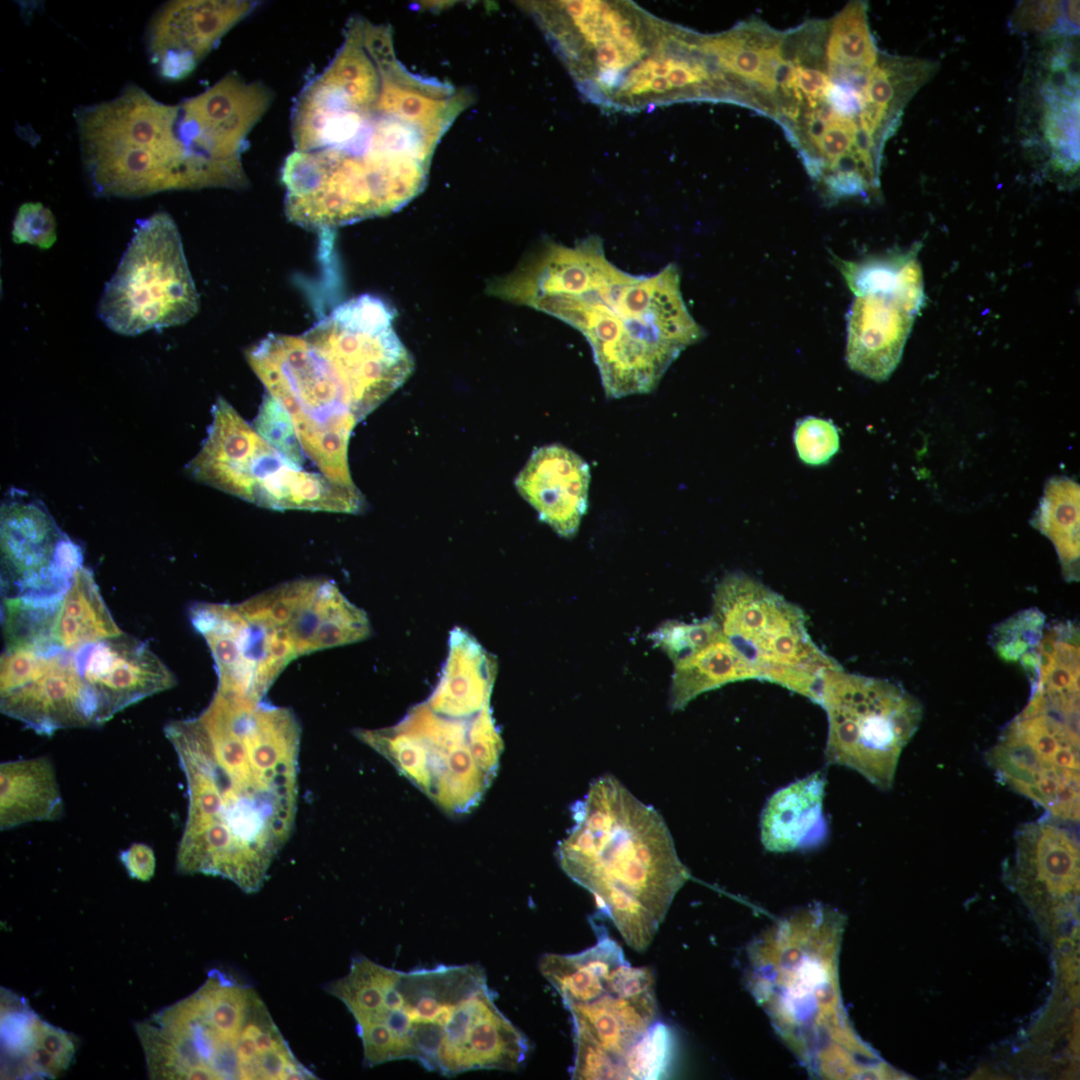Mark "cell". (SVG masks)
I'll return each instance as SVG.
<instances>
[{
    "mask_svg": "<svg viewBox=\"0 0 1080 1080\" xmlns=\"http://www.w3.org/2000/svg\"><path fill=\"white\" fill-rule=\"evenodd\" d=\"M467 94L410 72L389 26L355 16L292 107L285 215L314 231L395 212L425 187L440 139Z\"/></svg>",
    "mask_w": 1080,
    "mask_h": 1080,
    "instance_id": "cell-1",
    "label": "cell"
},
{
    "mask_svg": "<svg viewBox=\"0 0 1080 1080\" xmlns=\"http://www.w3.org/2000/svg\"><path fill=\"white\" fill-rule=\"evenodd\" d=\"M301 733L292 709L219 692L166 725L188 788L179 873L262 888L295 827Z\"/></svg>",
    "mask_w": 1080,
    "mask_h": 1080,
    "instance_id": "cell-2",
    "label": "cell"
},
{
    "mask_svg": "<svg viewBox=\"0 0 1080 1080\" xmlns=\"http://www.w3.org/2000/svg\"><path fill=\"white\" fill-rule=\"evenodd\" d=\"M502 294L579 330L608 398L650 393L680 353L704 337L674 264L651 275L627 273L606 258L597 236L572 247L544 244Z\"/></svg>",
    "mask_w": 1080,
    "mask_h": 1080,
    "instance_id": "cell-3",
    "label": "cell"
},
{
    "mask_svg": "<svg viewBox=\"0 0 1080 1080\" xmlns=\"http://www.w3.org/2000/svg\"><path fill=\"white\" fill-rule=\"evenodd\" d=\"M394 317L382 299L363 294L302 334L270 333L246 351L266 394L290 414L303 451L323 473L348 468L353 427L413 370Z\"/></svg>",
    "mask_w": 1080,
    "mask_h": 1080,
    "instance_id": "cell-4",
    "label": "cell"
},
{
    "mask_svg": "<svg viewBox=\"0 0 1080 1080\" xmlns=\"http://www.w3.org/2000/svg\"><path fill=\"white\" fill-rule=\"evenodd\" d=\"M563 871L594 897L628 946L644 951L689 878L661 814L606 774L571 808Z\"/></svg>",
    "mask_w": 1080,
    "mask_h": 1080,
    "instance_id": "cell-5",
    "label": "cell"
},
{
    "mask_svg": "<svg viewBox=\"0 0 1080 1080\" xmlns=\"http://www.w3.org/2000/svg\"><path fill=\"white\" fill-rule=\"evenodd\" d=\"M74 117L96 196L138 198L220 185L222 137L196 97L167 105L128 84L110 101L77 108Z\"/></svg>",
    "mask_w": 1080,
    "mask_h": 1080,
    "instance_id": "cell-6",
    "label": "cell"
},
{
    "mask_svg": "<svg viewBox=\"0 0 1080 1080\" xmlns=\"http://www.w3.org/2000/svg\"><path fill=\"white\" fill-rule=\"evenodd\" d=\"M485 984L477 964L401 971L358 956L325 990L352 1014L366 1066L415 1060L442 1073L472 1043Z\"/></svg>",
    "mask_w": 1080,
    "mask_h": 1080,
    "instance_id": "cell-7",
    "label": "cell"
},
{
    "mask_svg": "<svg viewBox=\"0 0 1080 1080\" xmlns=\"http://www.w3.org/2000/svg\"><path fill=\"white\" fill-rule=\"evenodd\" d=\"M137 1031L157 1079L307 1080L255 989L212 970L193 994Z\"/></svg>",
    "mask_w": 1080,
    "mask_h": 1080,
    "instance_id": "cell-8",
    "label": "cell"
},
{
    "mask_svg": "<svg viewBox=\"0 0 1080 1080\" xmlns=\"http://www.w3.org/2000/svg\"><path fill=\"white\" fill-rule=\"evenodd\" d=\"M208 435L186 471L195 480L256 505L358 513L363 499L357 488L306 472L268 444L234 408L219 397Z\"/></svg>",
    "mask_w": 1080,
    "mask_h": 1080,
    "instance_id": "cell-9",
    "label": "cell"
},
{
    "mask_svg": "<svg viewBox=\"0 0 1080 1080\" xmlns=\"http://www.w3.org/2000/svg\"><path fill=\"white\" fill-rule=\"evenodd\" d=\"M997 778L1042 807L1076 823L1080 814L1079 689L1036 684L1026 707L986 754Z\"/></svg>",
    "mask_w": 1080,
    "mask_h": 1080,
    "instance_id": "cell-10",
    "label": "cell"
},
{
    "mask_svg": "<svg viewBox=\"0 0 1080 1080\" xmlns=\"http://www.w3.org/2000/svg\"><path fill=\"white\" fill-rule=\"evenodd\" d=\"M712 617L759 680L816 704L825 674L841 666L813 642L800 607L745 573H728L716 585Z\"/></svg>",
    "mask_w": 1080,
    "mask_h": 1080,
    "instance_id": "cell-11",
    "label": "cell"
},
{
    "mask_svg": "<svg viewBox=\"0 0 1080 1080\" xmlns=\"http://www.w3.org/2000/svg\"><path fill=\"white\" fill-rule=\"evenodd\" d=\"M817 704L828 721L827 763L850 768L889 790L901 753L921 723L918 699L894 682L839 666L825 674Z\"/></svg>",
    "mask_w": 1080,
    "mask_h": 1080,
    "instance_id": "cell-12",
    "label": "cell"
},
{
    "mask_svg": "<svg viewBox=\"0 0 1080 1080\" xmlns=\"http://www.w3.org/2000/svg\"><path fill=\"white\" fill-rule=\"evenodd\" d=\"M580 90L605 105L624 75L660 43L668 24L631 2L527 5Z\"/></svg>",
    "mask_w": 1080,
    "mask_h": 1080,
    "instance_id": "cell-13",
    "label": "cell"
},
{
    "mask_svg": "<svg viewBox=\"0 0 1080 1080\" xmlns=\"http://www.w3.org/2000/svg\"><path fill=\"white\" fill-rule=\"evenodd\" d=\"M199 310L181 236L164 211L137 221L97 306L99 319L125 336L181 325Z\"/></svg>",
    "mask_w": 1080,
    "mask_h": 1080,
    "instance_id": "cell-14",
    "label": "cell"
},
{
    "mask_svg": "<svg viewBox=\"0 0 1080 1080\" xmlns=\"http://www.w3.org/2000/svg\"><path fill=\"white\" fill-rule=\"evenodd\" d=\"M909 250L859 261L835 258L854 294L848 315L846 360L855 372L886 380L897 367L917 314L924 282L917 254Z\"/></svg>",
    "mask_w": 1080,
    "mask_h": 1080,
    "instance_id": "cell-15",
    "label": "cell"
},
{
    "mask_svg": "<svg viewBox=\"0 0 1080 1080\" xmlns=\"http://www.w3.org/2000/svg\"><path fill=\"white\" fill-rule=\"evenodd\" d=\"M567 1009L574 1024L572 1078L624 1079L626 1054L656 1022L654 976L627 962L608 992Z\"/></svg>",
    "mask_w": 1080,
    "mask_h": 1080,
    "instance_id": "cell-16",
    "label": "cell"
},
{
    "mask_svg": "<svg viewBox=\"0 0 1080 1080\" xmlns=\"http://www.w3.org/2000/svg\"><path fill=\"white\" fill-rule=\"evenodd\" d=\"M80 547L58 528L44 505L20 495L1 506L4 598L61 599L82 566Z\"/></svg>",
    "mask_w": 1080,
    "mask_h": 1080,
    "instance_id": "cell-17",
    "label": "cell"
},
{
    "mask_svg": "<svg viewBox=\"0 0 1080 1080\" xmlns=\"http://www.w3.org/2000/svg\"><path fill=\"white\" fill-rule=\"evenodd\" d=\"M189 618L212 653L221 694L261 701L298 657L284 632L248 617L238 604L198 602Z\"/></svg>",
    "mask_w": 1080,
    "mask_h": 1080,
    "instance_id": "cell-18",
    "label": "cell"
},
{
    "mask_svg": "<svg viewBox=\"0 0 1080 1080\" xmlns=\"http://www.w3.org/2000/svg\"><path fill=\"white\" fill-rule=\"evenodd\" d=\"M256 6L253 1H172L150 21L151 62L168 80L188 76L221 38Z\"/></svg>",
    "mask_w": 1080,
    "mask_h": 1080,
    "instance_id": "cell-19",
    "label": "cell"
},
{
    "mask_svg": "<svg viewBox=\"0 0 1080 1080\" xmlns=\"http://www.w3.org/2000/svg\"><path fill=\"white\" fill-rule=\"evenodd\" d=\"M274 607L298 657L365 640L372 632L366 613L327 578H303L275 586Z\"/></svg>",
    "mask_w": 1080,
    "mask_h": 1080,
    "instance_id": "cell-20",
    "label": "cell"
},
{
    "mask_svg": "<svg viewBox=\"0 0 1080 1080\" xmlns=\"http://www.w3.org/2000/svg\"><path fill=\"white\" fill-rule=\"evenodd\" d=\"M74 657L97 700L100 724L176 684L174 674L143 642L124 633L85 646Z\"/></svg>",
    "mask_w": 1080,
    "mask_h": 1080,
    "instance_id": "cell-21",
    "label": "cell"
},
{
    "mask_svg": "<svg viewBox=\"0 0 1080 1080\" xmlns=\"http://www.w3.org/2000/svg\"><path fill=\"white\" fill-rule=\"evenodd\" d=\"M1 712L37 733L100 725L94 693L82 678L74 652L58 651L28 683L1 693Z\"/></svg>",
    "mask_w": 1080,
    "mask_h": 1080,
    "instance_id": "cell-22",
    "label": "cell"
},
{
    "mask_svg": "<svg viewBox=\"0 0 1080 1080\" xmlns=\"http://www.w3.org/2000/svg\"><path fill=\"white\" fill-rule=\"evenodd\" d=\"M590 469L571 449L550 444L534 449L515 479L520 495L558 535L572 538L588 506Z\"/></svg>",
    "mask_w": 1080,
    "mask_h": 1080,
    "instance_id": "cell-23",
    "label": "cell"
},
{
    "mask_svg": "<svg viewBox=\"0 0 1080 1080\" xmlns=\"http://www.w3.org/2000/svg\"><path fill=\"white\" fill-rule=\"evenodd\" d=\"M826 777L815 771L774 792L760 818V839L770 852L818 847L828 836L823 813Z\"/></svg>",
    "mask_w": 1080,
    "mask_h": 1080,
    "instance_id": "cell-24",
    "label": "cell"
},
{
    "mask_svg": "<svg viewBox=\"0 0 1080 1080\" xmlns=\"http://www.w3.org/2000/svg\"><path fill=\"white\" fill-rule=\"evenodd\" d=\"M1066 824L1047 815L1015 833L1023 876L1055 900L1071 897L1079 889V841Z\"/></svg>",
    "mask_w": 1080,
    "mask_h": 1080,
    "instance_id": "cell-25",
    "label": "cell"
},
{
    "mask_svg": "<svg viewBox=\"0 0 1080 1080\" xmlns=\"http://www.w3.org/2000/svg\"><path fill=\"white\" fill-rule=\"evenodd\" d=\"M62 814L63 800L54 765L48 757L1 763V830L35 821H54Z\"/></svg>",
    "mask_w": 1080,
    "mask_h": 1080,
    "instance_id": "cell-26",
    "label": "cell"
},
{
    "mask_svg": "<svg viewBox=\"0 0 1080 1080\" xmlns=\"http://www.w3.org/2000/svg\"><path fill=\"white\" fill-rule=\"evenodd\" d=\"M592 947L570 955L545 954L539 961L544 978L561 996L566 1008L590 1002L608 992L619 969L628 961L620 945L605 931L597 932Z\"/></svg>",
    "mask_w": 1080,
    "mask_h": 1080,
    "instance_id": "cell-27",
    "label": "cell"
},
{
    "mask_svg": "<svg viewBox=\"0 0 1080 1080\" xmlns=\"http://www.w3.org/2000/svg\"><path fill=\"white\" fill-rule=\"evenodd\" d=\"M95 582L81 566L64 594L51 631L54 645L69 652L121 635Z\"/></svg>",
    "mask_w": 1080,
    "mask_h": 1080,
    "instance_id": "cell-28",
    "label": "cell"
},
{
    "mask_svg": "<svg viewBox=\"0 0 1080 1080\" xmlns=\"http://www.w3.org/2000/svg\"><path fill=\"white\" fill-rule=\"evenodd\" d=\"M1043 85L1042 131L1054 165L1075 171L1079 163V81L1066 56H1055Z\"/></svg>",
    "mask_w": 1080,
    "mask_h": 1080,
    "instance_id": "cell-29",
    "label": "cell"
},
{
    "mask_svg": "<svg viewBox=\"0 0 1080 1080\" xmlns=\"http://www.w3.org/2000/svg\"><path fill=\"white\" fill-rule=\"evenodd\" d=\"M673 664L669 697L672 710H683L700 694L725 684L759 680L753 667L723 635Z\"/></svg>",
    "mask_w": 1080,
    "mask_h": 1080,
    "instance_id": "cell-30",
    "label": "cell"
},
{
    "mask_svg": "<svg viewBox=\"0 0 1080 1080\" xmlns=\"http://www.w3.org/2000/svg\"><path fill=\"white\" fill-rule=\"evenodd\" d=\"M1034 521L1054 544L1066 579L1078 580L1079 485L1066 477L1049 480Z\"/></svg>",
    "mask_w": 1080,
    "mask_h": 1080,
    "instance_id": "cell-31",
    "label": "cell"
},
{
    "mask_svg": "<svg viewBox=\"0 0 1080 1080\" xmlns=\"http://www.w3.org/2000/svg\"><path fill=\"white\" fill-rule=\"evenodd\" d=\"M824 52L828 60L849 67L872 68L877 63L881 53L869 28L865 2H850L826 21Z\"/></svg>",
    "mask_w": 1080,
    "mask_h": 1080,
    "instance_id": "cell-32",
    "label": "cell"
},
{
    "mask_svg": "<svg viewBox=\"0 0 1080 1080\" xmlns=\"http://www.w3.org/2000/svg\"><path fill=\"white\" fill-rule=\"evenodd\" d=\"M1043 615L1037 610H1026L997 627L994 647L1006 659H1020L1031 673L1037 671L1039 654L1033 649L1040 644Z\"/></svg>",
    "mask_w": 1080,
    "mask_h": 1080,
    "instance_id": "cell-33",
    "label": "cell"
},
{
    "mask_svg": "<svg viewBox=\"0 0 1080 1080\" xmlns=\"http://www.w3.org/2000/svg\"><path fill=\"white\" fill-rule=\"evenodd\" d=\"M1012 28L1019 32L1076 35L1079 30V2L1025 1L1015 9Z\"/></svg>",
    "mask_w": 1080,
    "mask_h": 1080,
    "instance_id": "cell-34",
    "label": "cell"
},
{
    "mask_svg": "<svg viewBox=\"0 0 1080 1080\" xmlns=\"http://www.w3.org/2000/svg\"><path fill=\"white\" fill-rule=\"evenodd\" d=\"M722 633L712 616L686 623L668 620L659 625L648 638L673 663L697 652L720 638Z\"/></svg>",
    "mask_w": 1080,
    "mask_h": 1080,
    "instance_id": "cell-35",
    "label": "cell"
},
{
    "mask_svg": "<svg viewBox=\"0 0 1080 1080\" xmlns=\"http://www.w3.org/2000/svg\"><path fill=\"white\" fill-rule=\"evenodd\" d=\"M672 1048L669 1028L655 1022L631 1047L623 1061L624 1079H656L664 1074Z\"/></svg>",
    "mask_w": 1080,
    "mask_h": 1080,
    "instance_id": "cell-36",
    "label": "cell"
},
{
    "mask_svg": "<svg viewBox=\"0 0 1080 1080\" xmlns=\"http://www.w3.org/2000/svg\"><path fill=\"white\" fill-rule=\"evenodd\" d=\"M254 430L287 460L302 467L304 451L298 439L290 414L270 395L264 394Z\"/></svg>",
    "mask_w": 1080,
    "mask_h": 1080,
    "instance_id": "cell-37",
    "label": "cell"
},
{
    "mask_svg": "<svg viewBox=\"0 0 1080 1080\" xmlns=\"http://www.w3.org/2000/svg\"><path fill=\"white\" fill-rule=\"evenodd\" d=\"M63 650L55 645H28L5 649L0 665V692L20 687L40 675L52 657Z\"/></svg>",
    "mask_w": 1080,
    "mask_h": 1080,
    "instance_id": "cell-38",
    "label": "cell"
},
{
    "mask_svg": "<svg viewBox=\"0 0 1080 1080\" xmlns=\"http://www.w3.org/2000/svg\"><path fill=\"white\" fill-rule=\"evenodd\" d=\"M794 442L800 459L809 465L828 462L839 448V435L831 421L807 417L799 421Z\"/></svg>",
    "mask_w": 1080,
    "mask_h": 1080,
    "instance_id": "cell-39",
    "label": "cell"
},
{
    "mask_svg": "<svg viewBox=\"0 0 1080 1080\" xmlns=\"http://www.w3.org/2000/svg\"><path fill=\"white\" fill-rule=\"evenodd\" d=\"M11 235L14 243L48 249L57 239L55 217L40 202L23 203L15 214Z\"/></svg>",
    "mask_w": 1080,
    "mask_h": 1080,
    "instance_id": "cell-40",
    "label": "cell"
},
{
    "mask_svg": "<svg viewBox=\"0 0 1080 1080\" xmlns=\"http://www.w3.org/2000/svg\"><path fill=\"white\" fill-rule=\"evenodd\" d=\"M120 859L132 878L148 881L154 875L155 856L146 844H132L121 853Z\"/></svg>",
    "mask_w": 1080,
    "mask_h": 1080,
    "instance_id": "cell-41",
    "label": "cell"
}]
</instances>
